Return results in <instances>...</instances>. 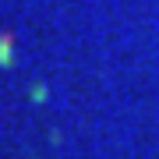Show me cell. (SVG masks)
I'll return each instance as SVG.
<instances>
[{"label": "cell", "mask_w": 159, "mask_h": 159, "mask_svg": "<svg viewBox=\"0 0 159 159\" xmlns=\"http://www.w3.org/2000/svg\"><path fill=\"white\" fill-rule=\"evenodd\" d=\"M14 64V35H0V67H11Z\"/></svg>", "instance_id": "cell-1"}, {"label": "cell", "mask_w": 159, "mask_h": 159, "mask_svg": "<svg viewBox=\"0 0 159 159\" xmlns=\"http://www.w3.org/2000/svg\"><path fill=\"white\" fill-rule=\"evenodd\" d=\"M46 96H50V92H46L43 85H35V89H32V102H46Z\"/></svg>", "instance_id": "cell-2"}]
</instances>
